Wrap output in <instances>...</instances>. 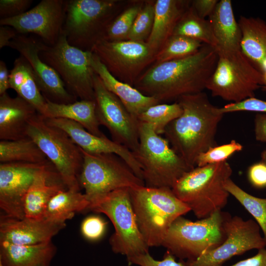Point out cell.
<instances>
[{"instance_id":"cell-24","label":"cell","mask_w":266,"mask_h":266,"mask_svg":"<svg viewBox=\"0 0 266 266\" xmlns=\"http://www.w3.org/2000/svg\"><path fill=\"white\" fill-rule=\"evenodd\" d=\"M185 3L177 0L155 2L153 25L146 43L156 54L172 35L176 24L187 10Z\"/></svg>"},{"instance_id":"cell-39","label":"cell","mask_w":266,"mask_h":266,"mask_svg":"<svg viewBox=\"0 0 266 266\" xmlns=\"http://www.w3.org/2000/svg\"><path fill=\"white\" fill-rule=\"evenodd\" d=\"M107 223L101 217L98 215H90L82 222L80 231L82 235L90 241L100 239L104 234L106 230Z\"/></svg>"},{"instance_id":"cell-8","label":"cell","mask_w":266,"mask_h":266,"mask_svg":"<svg viewBox=\"0 0 266 266\" xmlns=\"http://www.w3.org/2000/svg\"><path fill=\"white\" fill-rule=\"evenodd\" d=\"M217 51V64L206 89L212 96L232 102L254 97L255 92L264 85L262 72L241 50Z\"/></svg>"},{"instance_id":"cell-26","label":"cell","mask_w":266,"mask_h":266,"mask_svg":"<svg viewBox=\"0 0 266 266\" xmlns=\"http://www.w3.org/2000/svg\"><path fill=\"white\" fill-rule=\"evenodd\" d=\"M209 17L217 42L216 50H240L241 33L234 16L231 0L219 1Z\"/></svg>"},{"instance_id":"cell-25","label":"cell","mask_w":266,"mask_h":266,"mask_svg":"<svg viewBox=\"0 0 266 266\" xmlns=\"http://www.w3.org/2000/svg\"><path fill=\"white\" fill-rule=\"evenodd\" d=\"M56 251L52 241L34 245L0 241V262L4 266H50Z\"/></svg>"},{"instance_id":"cell-27","label":"cell","mask_w":266,"mask_h":266,"mask_svg":"<svg viewBox=\"0 0 266 266\" xmlns=\"http://www.w3.org/2000/svg\"><path fill=\"white\" fill-rule=\"evenodd\" d=\"M45 118H64L76 122L87 131L98 136H106L100 129L96 115L95 100H80L64 104L46 99Z\"/></svg>"},{"instance_id":"cell-31","label":"cell","mask_w":266,"mask_h":266,"mask_svg":"<svg viewBox=\"0 0 266 266\" xmlns=\"http://www.w3.org/2000/svg\"><path fill=\"white\" fill-rule=\"evenodd\" d=\"M44 154L28 136L14 140L0 141V162L43 164L47 162Z\"/></svg>"},{"instance_id":"cell-10","label":"cell","mask_w":266,"mask_h":266,"mask_svg":"<svg viewBox=\"0 0 266 266\" xmlns=\"http://www.w3.org/2000/svg\"><path fill=\"white\" fill-rule=\"evenodd\" d=\"M92 53L70 45L63 33L55 44L44 43L39 56L57 72L70 94L80 100H95Z\"/></svg>"},{"instance_id":"cell-36","label":"cell","mask_w":266,"mask_h":266,"mask_svg":"<svg viewBox=\"0 0 266 266\" xmlns=\"http://www.w3.org/2000/svg\"><path fill=\"white\" fill-rule=\"evenodd\" d=\"M142 6L133 5L111 22L102 39L120 41L127 39L134 21Z\"/></svg>"},{"instance_id":"cell-12","label":"cell","mask_w":266,"mask_h":266,"mask_svg":"<svg viewBox=\"0 0 266 266\" xmlns=\"http://www.w3.org/2000/svg\"><path fill=\"white\" fill-rule=\"evenodd\" d=\"M115 3L112 0H66L63 33L68 43L91 51L103 38Z\"/></svg>"},{"instance_id":"cell-17","label":"cell","mask_w":266,"mask_h":266,"mask_svg":"<svg viewBox=\"0 0 266 266\" xmlns=\"http://www.w3.org/2000/svg\"><path fill=\"white\" fill-rule=\"evenodd\" d=\"M44 43L41 40L18 34L9 47L16 50L29 63L38 87L45 99L55 103L67 104L77 101L70 94L57 72L39 56Z\"/></svg>"},{"instance_id":"cell-13","label":"cell","mask_w":266,"mask_h":266,"mask_svg":"<svg viewBox=\"0 0 266 266\" xmlns=\"http://www.w3.org/2000/svg\"><path fill=\"white\" fill-rule=\"evenodd\" d=\"M223 229L226 238L220 246L195 260L182 261L184 266H223L233 257L266 247L260 227L255 220H245L225 212Z\"/></svg>"},{"instance_id":"cell-38","label":"cell","mask_w":266,"mask_h":266,"mask_svg":"<svg viewBox=\"0 0 266 266\" xmlns=\"http://www.w3.org/2000/svg\"><path fill=\"white\" fill-rule=\"evenodd\" d=\"M243 146L234 140L220 146H215L200 154L196 161V166L226 162L234 153L241 151Z\"/></svg>"},{"instance_id":"cell-34","label":"cell","mask_w":266,"mask_h":266,"mask_svg":"<svg viewBox=\"0 0 266 266\" xmlns=\"http://www.w3.org/2000/svg\"><path fill=\"white\" fill-rule=\"evenodd\" d=\"M226 190L232 195L253 217L261 229L266 241V198L252 196L239 187L231 178L224 185Z\"/></svg>"},{"instance_id":"cell-2","label":"cell","mask_w":266,"mask_h":266,"mask_svg":"<svg viewBox=\"0 0 266 266\" xmlns=\"http://www.w3.org/2000/svg\"><path fill=\"white\" fill-rule=\"evenodd\" d=\"M183 112L166 128L164 135L171 148L191 168L199 155L216 146L215 136L224 114L203 92L181 97Z\"/></svg>"},{"instance_id":"cell-42","label":"cell","mask_w":266,"mask_h":266,"mask_svg":"<svg viewBox=\"0 0 266 266\" xmlns=\"http://www.w3.org/2000/svg\"><path fill=\"white\" fill-rule=\"evenodd\" d=\"M247 177L252 186L256 188H266V163L261 161L250 166Z\"/></svg>"},{"instance_id":"cell-6","label":"cell","mask_w":266,"mask_h":266,"mask_svg":"<svg viewBox=\"0 0 266 266\" xmlns=\"http://www.w3.org/2000/svg\"><path fill=\"white\" fill-rule=\"evenodd\" d=\"M224 215L219 210L196 221L180 216L171 225L162 246L180 260H195L225 240Z\"/></svg>"},{"instance_id":"cell-37","label":"cell","mask_w":266,"mask_h":266,"mask_svg":"<svg viewBox=\"0 0 266 266\" xmlns=\"http://www.w3.org/2000/svg\"><path fill=\"white\" fill-rule=\"evenodd\" d=\"M154 18V3L148 2L137 14L127 40L145 42L151 32Z\"/></svg>"},{"instance_id":"cell-40","label":"cell","mask_w":266,"mask_h":266,"mask_svg":"<svg viewBox=\"0 0 266 266\" xmlns=\"http://www.w3.org/2000/svg\"><path fill=\"white\" fill-rule=\"evenodd\" d=\"M130 264L139 266H184L182 261L177 262L175 257L168 251L165 254L163 259H154L148 253L127 258Z\"/></svg>"},{"instance_id":"cell-16","label":"cell","mask_w":266,"mask_h":266,"mask_svg":"<svg viewBox=\"0 0 266 266\" xmlns=\"http://www.w3.org/2000/svg\"><path fill=\"white\" fill-rule=\"evenodd\" d=\"M65 16L66 0H42L20 16L0 19V25L11 27L20 34H36L51 46L63 33Z\"/></svg>"},{"instance_id":"cell-11","label":"cell","mask_w":266,"mask_h":266,"mask_svg":"<svg viewBox=\"0 0 266 266\" xmlns=\"http://www.w3.org/2000/svg\"><path fill=\"white\" fill-rule=\"evenodd\" d=\"M81 150L83 162L78 180L89 201L118 189L145 186L120 156L112 153L91 154Z\"/></svg>"},{"instance_id":"cell-19","label":"cell","mask_w":266,"mask_h":266,"mask_svg":"<svg viewBox=\"0 0 266 266\" xmlns=\"http://www.w3.org/2000/svg\"><path fill=\"white\" fill-rule=\"evenodd\" d=\"M49 125L65 131L82 150L91 154H115L122 158L135 174L143 180L141 167L133 152L106 136H98L87 131L79 123L64 118H45Z\"/></svg>"},{"instance_id":"cell-9","label":"cell","mask_w":266,"mask_h":266,"mask_svg":"<svg viewBox=\"0 0 266 266\" xmlns=\"http://www.w3.org/2000/svg\"><path fill=\"white\" fill-rule=\"evenodd\" d=\"M27 135L53 164L67 189L79 191L78 178L83 154L69 135L62 129L48 124L39 113L30 121Z\"/></svg>"},{"instance_id":"cell-23","label":"cell","mask_w":266,"mask_h":266,"mask_svg":"<svg viewBox=\"0 0 266 266\" xmlns=\"http://www.w3.org/2000/svg\"><path fill=\"white\" fill-rule=\"evenodd\" d=\"M91 63L94 72L106 88L116 96L129 112L136 118L149 107L160 103L154 98L143 95L132 85L114 77L93 52Z\"/></svg>"},{"instance_id":"cell-41","label":"cell","mask_w":266,"mask_h":266,"mask_svg":"<svg viewBox=\"0 0 266 266\" xmlns=\"http://www.w3.org/2000/svg\"><path fill=\"white\" fill-rule=\"evenodd\" d=\"M33 0H0V19L15 17L29 10Z\"/></svg>"},{"instance_id":"cell-18","label":"cell","mask_w":266,"mask_h":266,"mask_svg":"<svg viewBox=\"0 0 266 266\" xmlns=\"http://www.w3.org/2000/svg\"><path fill=\"white\" fill-rule=\"evenodd\" d=\"M43 164H0V207L6 216L25 218V197L36 172Z\"/></svg>"},{"instance_id":"cell-3","label":"cell","mask_w":266,"mask_h":266,"mask_svg":"<svg viewBox=\"0 0 266 266\" xmlns=\"http://www.w3.org/2000/svg\"><path fill=\"white\" fill-rule=\"evenodd\" d=\"M232 173L227 161L196 166L177 180L171 189L197 218L203 219L227 205L230 194L224 185Z\"/></svg>"},{"instance_id":"cell-48","label":"cell","mask_w":266,"mask_h":266,"mask_svg":"<svg viewBox=\"0 0 266 266\" xmlns=\"http://www.w3.org/2000/svg\"><path fill=\"white\" fill-rule=\"evenodd\" d=\"M261 161L266 163V149L261 154Z\"/></svg>"},{"instance_id":"cell-15","label":"cell","mask_w":266,"mask_h":266,"mask_svg":"<svg viewBox=\"0 0 266 266\" xmlns=\"http://www.w3.org/2000/svg\"><path fill=\"white\" fill-rule=\"evenodd\" d=\"M96 115L100 125L109 131L112 140L132 152H136L139 143V125L113 93L103 85L95 73L94 77Z\"/></svg>"},{"instance_id":"cell-22","label":"cell","mask_w":266,"mask_h":266,"mask_svg":"<svg viewBox=\"0 0 266 266\" xmlns=\"http://www.w3.org/2000/svg\"><path fill=\"white\" fill-rule=\"evenodd\" d=\"M38 112L30 102L7 92L0 95V140H14L27 137L31 120Z\"/></svg>"},{"instance_id":"cell-43","label":"cell","mask_w":266,"mask_h":266,"mask_svg":"<svg viewBox=\"0 0 266 266\" xmlns=\"http://www.w3.org/2000/svg\"><path fill=\"white\" fill-rule=\"evenodd\" d=\"M218 1L217 0H196L193 1L192 6L200 17L205 19L212 14Z\"/></svg>"},{"instance_id":"cell-50","label":"cell","mask_w":266,"mask_h":266,"mask_svg":"<svg viewBox=\"0 0 266 266\" xmlns=\"http://www.w3.org/2000/svg\"><path fill=\"white\" fill-rule=\"evenodd\" d=\"M262 90L264 91H266V86H263L262 87Z\"/></svg>"},{"instance_id":"cell-21","label":"cell","mask_w":266,"mask_h":266,"mask_svg":"<svg viewBox=\"0 0 266 266\" xmlns=\"http://www.w3.org/2000/svg\"><path fill=\"white\" fill-rule=\"evenodd\" d=\"M60 174L48 160L36 172L24 200L25 218L43 219L47 205L59 192L67 190Z\"/></svg>"},{"instance_id":"cell-20","label":"cell","mask_w":266,"mask_h":266,"mask_svg":"<svg viewBox=\"0 0 266 266\" xmlns=\"http://www.w3.org/2000/svg\"><path fill=\"white\" fill-rule=\"evenodd\" d=\"M66 223L45 219H18L7 216L0 221V241L17 245H34L51 241Z\"/></svg>"},{"instance_id":"cell-5","label":"cell","mask_w":266,"mask_h":266,"mask_svg":"<svg viewBox=\"0 0 266 266\" xmlns=\"http://www.w3.org/2000/svg\"><path fill=\"white\" fill-rule=\"evenodd\" d=\"M133 153L142 169L146 187L171 189L177 180L193 169L167 140L147 124L140 123L139 146Z\"/></svg>"},{"instance_id":"cell-49","label":"cell","mask_w":266,"mask_h":266,"mask_svg":"<svg viewBox=\"0 0 266 266\" xmlns=\"http://www.w3.org/2000/svg\"><path fill=\"white\" fill-rule=\"evenodd\" d=\"M264 76V85L266 86V71L263 73Z\"/></svg>"},{"instance_id":"cell-29","label":"cell","mask_w":266,"mask_h":266,"mask_svg":"<svg viewBox=\"0 0 266 266\" xmlns=\"http://www.w3.org/2000/svg\"><path fill=\"white\" fill-rule=\"evenodd\" d=\"M10 88L17 96L32 104L39 114L43 116L46 101L36 82L33 71L28 61L22 56L17 58L9 72Z\"/></svg>"},{"instance_id":"cell-28","label":"cell","mask_w":266,"mask_h":266,"mask_svg":"<svg viewBox=\"0 0 266 266\" xmlns=\"http://www.w3.org/2000/svg\"><path fill=\"white\" fill-rule=\"evenodd\" d=\"M238 23L240 50L263 73L266 64V23L259 18L241 16Z\"/></svg>"},{"instance_id":"cell-35","label":"cell","mask_w":266,"mask_h":266,"mask_svg":"<svg viewBox=\"0 0 266 266\" xmlns=\"http://www.w3.org/2000/svg\"><path fill=\"white\" fill-rule=\"evenodd\" d=\"M203 44L186 36L172 35L156 54V63L191 56L197 53Z\"/></svg>"},{"instance_id":"cell-33","label":"cell","mask_w":266,"mask_h":266,"mask_svg":"<svg viewBox=\"0 0 266 266\" xmlns=\"http://www.w3.org/2000/svg\"><path fill=\"white\" fill-rule=\"evenodd\" d=\"M182 112V108L177 101L171 104L159 103L148 108L137 117V119L140 123L150 125L157 134L161 135L166 127Z\"/></svg>"},{"instance_id":"cell-30","label":"cell","mask_w":266,"mask_h":266,"mask_svg":"<svg viewBox=\"0 0 266 266\" xmlns=\"http://www.w3.org/2000/svg\"><path fill=\"white\" fill-rule=\"evenodd\" d=\"M90 202L85 194L70 190L62 191L49 201L44 219L66 223L76 212L88 209Z\"/></svg>"},{"instance_id":"cell-45","label":"cell","mask_w":266,"mask_h":266,"mask_svg":"<svg viewBox=\"0 0 266 266\" xmlns=\"http://www.w3.org/2000/svg\"><path fill=\"white\" fill-rule=\"evenodd\" d=\"M254 131L257 141L266 142V113L256 114L254 119Z\"/></svg>"},{"instance_id":"cell-32","label":"cell","mask_w":266,"mask_h":266,"mask_svg":"<svg viewBox=\"0 0 266 266\" xmlns=\"http://www.w3.org/2000/svg\"><path fill=\"white\" fill-rule=\"evenodd\" d=\"M172 35H182L210 45L216 49L217 42L209 20L200 17L192 6L176 24Z\"/></svg>"},{"instance_id":"cell-46","label":"cell","mask_w":266,"mask_h":266,"mask_svg":"<svg viewBox=\"0 0 266 266\" xmlns=\"http://www.w3.org/2000/svg\"><path fill=\"white\" fill-rule=\"evenodd\" d=\"M18 34L13 28L7 26H0V49L9 47L10 42Z\"/></svg>"},{"instance_id":"cell-14","label":"cell","mask_w":266,"mask_h":266,"mask_svg":"<svg viewBox=\"0 0 266 266\" xmlns=\"http://www.w3.org/2000/svg\"><path fill=\"white\" fill-rule=\"evenodd\" d=\"M91 52L96 55L116 78L131 85L136 76L153 60L156 53L146 42L130 40L109 41L101 39Z\"/></svg>"},{"instance_id":"cell-7","label":"cell","mask_w":266,"mask_h":266,"mask_svg":"<svg viewBox=\"0 0 266 266\" xmlns=\"http://www.w3.org/2000/svg\"><path fill=\"white\" fill-rule=\"evenodd\" d=\"M130 189H120L94 198L88 208L109 218L115 230L109 239L111 249L127 258L148 253L149 248L139 230Z\"/></svg>"},{"instance_id":"cell-4","label":"cell","mask_w":266,"mask_h":266,"mask_svg":"<svg viewBox=\"0 0 266 266\" xmlns=\"http://www.w3.org/2000/svg\"><path fill=\"white\" fill-rule=\"evenodd\" d=\"M130 191L139 230L149 247L162 245L174 221L191 211L171 188L143 186Z\"/></svg>"},{"instance_id":"cell-51","label":"cell","mask_w":266,"mask_h":266,"mask_svg":"<svg viewBox=\"0 0 266 266\" xmlns=\"http://www.w3.org/2000/svg\"><path fill=\"white\" fill-rule=\"evenodd\" d=\"M0 266H4L0 262Z\"/></svg>"},{"instance_id":"cell-44","label":"cell","mask_w":266,"mask_h":266,"mask_svg":"<svg viewBox=\"0 0 266 266\" xmlns=\"http://www.w3.org/2000/svg\"><path fill=\"white\" fill-rule=\"evenodd\" d=\"M230 266H266V249L258 250L253 256L240 261Z\"/></svg>"},{"instance_id":"cell-47","label":"cell","mask_w":266,"mask_h":266,"mask_svg":"<svg viewBox=\"0 0 266 266\" xmlns=\"http://www.w3.org/2000/svg\"><path fill=\"white\" fill-rule=\"evenodd\" d=\"M9 72L6 65L2 60L0 61V95L6 93L7 90L10 88L9 86Z\"/></svg>"},{"instance_id":"cell-1","label":"cell","mask_w":266,"mask_h":266,"mask_svg":"<svg viewBox=\"0 0 266 266\" xmlns=\"http://www.w3.org/2000/svg\"><path fill=\"white\" fill-rule=\"evenodd\" d=\"M218 60L216 49L203 44L196 53L156 63L138 77L134 88L160 103L203 92Z\"/></svg>"}]
</instances>
